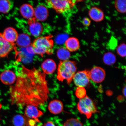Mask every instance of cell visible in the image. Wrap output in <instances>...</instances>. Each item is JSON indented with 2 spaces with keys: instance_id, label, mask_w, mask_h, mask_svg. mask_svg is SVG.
<instances>
[{
  "instance_id": "1",
  "label": "cell",
  "mask_w": 126,
  "mask_h": 126,
  "mask_svg": "<svg viewBox=\"0 0 126 126\" xmlns=\"http://www.w3.org/2000/svg\"><path fill=\"white\" fill-rule=\"evenodd\" d=\"M15 82L9 88L12 105L21 108L28 105L38 107L48 101L49 90L46 75L39 69L22 66Z\"/></svg>"
},
{
  "instance_id": "2",
  "label": "cell",
  "mask_w": 126,
  "mask_h": 126,
  "mask_svg": "<svg viewBox=\"0 0 126 126\" xmlns=\"http://www.w3.org/2000/svg\"><path fill=\"white\" fill-rule=\"evenodd\" d=\"M77 70L76 63L68 60L60 61L57 70V78L60 81L66 80L68 85L70 84Z\"/></svg>"
},
{
  "instance_id": "3",
  "label": "cell",
  "mask_w": 126,
  "mask_h": 126,
  "mask_svg": "<svg viewBox=\"0 0 126 126\" xmlns=\"http://www.w3.org/2000/svg\"><path fill=\"white\" fill-rule=\"evenodd\" d=\"M53 36L49 35L38 38L34 40L32 45V49L34 54L43 57L44 54H52L54 42Z\"/></svg>"
},
{
  "instance_id": "4",
  "label": "cell",
  "mask_w": 126,
  "mask_h": 126,
  "mask_svg": "<svg viewBox=\"0 0 126 126\" xmlns=\"http://www.w3.org/2000/svg\"><path fill=\"white\" fill-rule=\"evenodd\" d=\"M77 106L79 112L85 115L88 119H90L93 114L99 112L93 101L87 95L84 98L80 99Z\"/></svg>"
},
{
  "instance_id": "5",
  "label": "cell",
  "mask_w": 126,
  "mask_h": 126,
  "mask_svg": "<svg viewBox=\"0 0 126 126\" xmlns=\"http://www.w3.org/2000/svg\"><path fill=\"white\" fill-rule=\"evenodd\" d=\"M78 1L70 0H48L45 1L47 7L54 9L59 14L64 13L70 10Z\"/></svg>"
},
{
  "instance_id": "6",
  "label": "cell",
  "mask_w": 126,
  "mask_h": 126,
  "mask_svg": "<svg viewBox=\"0 0 126 126\" xmlns=\"http://www.w3.org/2000/svg\"><path fill=\"white\" fill-rule=\"evenodd\" d=\"M90 79V71L86 70L77 72L73 78L74 83L78 87H84L87 86Z\"/></svg>"
},
{
  "instance_id": "7",
  "label": "cell",
  "mask_w": 126,
  "mask_h": 126,
  "mask_svg": "<svg viewBox=\"0 0 126 126\" xmlns=\"http://www.w3.org/2000/svg\"><path fill=\"white\" fill-rule=\"evenodd\" d=\"M15 43L7 41L0 33V58L6 57L15 48Z\"/></svg>"
},
{
  "instance_id": "8",
  "label": "cell",
  "mask_w": 126,
  "mask_h": 126,
  "mask_svg": "<svg viewBox=\"0 0 126 126\" xmlns=\"http://www.w3.org/2000/svg\"><path fill=\"white\" fill-rule=\"evenodd\" d=\"M90 79L94 82L101 83L105 80L106 73L104 70L102 68L95 66L93 67L90 71Z\"/></svg>"
},
{
  "instance_id": "9",
  "label": "cell",
  "mask_w": 126,
  "mask_h": 126,
  "mask_svg": "<svg viewBox=\"0 0 126 126\" xmlns=\"http://www.w3.org/2000/svg\"><path fill=\"white\" fill-rule=\"evenodd\" d=\"M29 30L31 34L34 37H38L43 31L42 24L36 19L35 17L28 20Z\"/></svg>"
},
{
  "instance_id": "10",
  "label": "cell",
  "mask_w": 126,
  "mask_h": 126,
  "mask_svg": "<svg viewBox=\"0 0 126 126\" xmlns=\"http://www.w3.org/2000/svg\"><path fill=\"white\" fill-rule=\"evenodd\" d=\"M25 114V115L27 118L33 119H37L44 114L37 107L33 105H28L26 107Z\"/></svg>"
},
{
  "instance_id": "11",
  "label": "cell",
  "mask_w": 126,
  "mask_h": 126,
  "mask_svg": "<svg viewBox=\"0 0 126 126\" xmlns=\"http://www.w3.org/2000/svg\"><path fill=\"white\" fill-rule=\"evenodd\" d=\"M16 79V76L15 73L10 70H4L0 75V80L1 82L6 85L14 84Z\"/></svg>"
},
{
  "instance_id": "12",
  "label": "cell",
  "mask_w": 126,
  "mask_h": 126,
  "mask_svg": "<svg viewBox=\"0 0 126 126\" xmlns=\"http://www.w3.org/2000/svg\"><path fill=\"white\" fill-rule=\"evenodd\" d=\"M89 15L91 20L97 22L102 21L105 18V15L103 11L95 7H92L90 9Z\"/></svg>"
},
{
  "instance_id": "13",
  "label": "cell",
  "mask_w": 126,
  "mask_h": 126,
  "mask_svg": "<svg viewBox=\"0 0 126 126\" xmlns=\"http://www.w3.org/2000/svg\"><path fill=\"white\" fill-rule=\"evenodd\" d=\"M2 34L6 40L9 43H15L18 38L19 34L15 28L9 27L5 29Z\"/></svg>"
},
{
  "instance_id": "14",
  "label": "cell",
  "mask_w": 126,
  "mask_h": 126,
  "mask_svg": "<svg viewBox=\"0 0 126 126\" xmlns=\"http://www.w3.org/2000/svg\"><path fill=\"white\" fill-rule=\"evenodd\" d=\"M41 67L45 75L51 74L54 73L56 69V64L52 59H48L42 63Z\"/></svg>"
},
{
  "instance_id": "15",
  "label": "cell",
  "mask_w": 126,
  "mask_h": 126,
  "mask_svg": "<svg viewBox=\"0 0 126 126\" xmlns=\"http://www.w3.org/2000/svg\"><path fill=\"white\" fill-rule=\"evenodd\" d=\"M34 9V17L38 21H44L48 18L49 12L48 9L45 6L39 5Z\"/></svg>"
},
{
  "instance_id": "16",
  "label": "cell",
  "mask_w": 126,
  "mask_h": 126,
  "mask_svg": "<svg viewBox=\"0 0 126 126\" xmlns=\"http://www.w3.org/2000/svg\"><path fill=\"white\" fill-rule=\"evenodd\" d=\"M20 12L23 18L28 20L34 17L35 9L30 4H23L20 7Z\"/></svg>"
},
{
  "instance_id": "17",
  "label": "cell",
  "mask_w": 126,
  "mask_h": 126,
  "mask_svg": "<svg viewBox=\"0 0 126 126\" xmlns=\"http://www.w3.org/2000/svg\"><path fill=\"white\" fill-rule=\"evenodd\" d=\"M66 48L70 52L78 51L80 47V43L78 39L75 37L69 38L65 42Z\"/></svg>"
},
{
  "instance_id": "18",
  "label": "cell",
  "mask_w": 126,
  "mask_h": 126,
  "mask_svg": "<svg viewBox=\"0 0 126 126\" xmlns=\"http://www.w3.org/2000/svg\"><path fill=\"white\" fill-rule=\"evenodd\" d=\"M48 109L52 114L57 115L60 114L63 109V105L62 102L57 100L51 101L49 104Z\"/></svg>"
},
{
  "instance_id": "19",
  "label": "cell",
  "mask_w": 126,
  "mask_h": 126,
  "mask_svg": "<svg viewBox=\"0 0 126 126\" xmlns=\"http://www.w3.org/2000/svg\"><path fill=\"white\" fill-rule=\"evenodd\" d=\"M16 42L18 47L22 48H26L30 45L31 39L27 34H21L19 35Z\"/></svg>"
},
{
  "instance_id": "20",
  "label": "cell",
  "mask_w": 126,
  "mask_h": 126,
  "mask_svg": "<svg viewBox=\"0 0 126 126\" xmlns=\"http://www.w3.org/2000/svg\"><path fill=\"white\" fill-rule=\"evenodd\" d=\"M14 6L13 2L8 0H0V12L7 14L10 11Z\"/></svg>"
},
{
  "instance_id": "21",
  "label": "cell",
  "mask_w": 126,
  "mask_h": 126,
  "mask_svg": "<svg viewBox=\"0 0 126 126\" xmlns=\"http://www.w3.org/2000/svg\"><path fill=\"white\" fill-rule=\"evenodd\" d=\"M103 61L104 63L106 65L108 66L112 65L116 62V56L111 52H107L103 55Z\"/></svg>"
},
{
  "instance_id": "22",
  "label": "cell",
  "mask_w": 126,
  "mask_h": 126,
  "mask_svg": "<svg viewBox=\"0 0 126 126\" xmlns=\"http://www.w3.org/2000/svg\"><path fill=\"white\" fill-rule=\"evenodd\" d=\"M27 117L24 115H16L13 119V123L15 126H25L26 125Z\"/></svg>"
},
{
  "instance_id": "23",
  "label": "cell",
  "mask_w": 126,
  "mask_h": 126,
  "mask_svg": "<svg viewBox=\"0 0 126 126\" xmlns=\"http://www.w3.org/2000/svg\"><path fill=\"white\" fill-rule=\"evenodd\" d=\"M57 53L58 58L61 61L68 60L70 59L71 56L70 52L64 48H61L59 49Z\"/></svg>"
},
{
  "instance_id": "24",
  "label": "cell",
  "mask_w": 126,
  "mask_h": 126,
  "mask_svg": "<svg viewBox=\"0 0 126 126\" xmlns=\"http://www.w3.org/2000/svg\"><path fill=\"white\" fill-rule=\"evenodd\" d=\"M114 6L118 12L122 14L126 12V0H116L115 1Z\"/></svg>"
},
{
  "instance_id": "25",
  "label": "cell",
  "mask_w": 126,
  "mask_h": 126,
  "mask_svg": "<svg viewBox=\"0 0 126 126\" xmlns=\"http://www.w3.org/2000/svg\"><path fill=\"white\" fill-rule=\"evenodd\" d=\"M63 126H83V125L82 123L78 119L72 118L66 121Z\"/></svg>"
},
{
  "instance_id": "26",
  "label": "cell",
  "mask_w": 126,
  "mask_h": 126,
  "mask_svg": "<svg viewBox=\"0 0 126 126\" xmlns=\"http://www.w3.org/2000/svg\"><path fill=\"white\" fill-rule=\"evenodd\" d=\"M76 97L78 99H82L86 95V91L84 87H79L77 88L75 92Z\"/></svg>"
},
{
  "instance_id": "27",
  "label": "cell",
  "mask_w": 126,
  "mask_h": 126,
  "mask_svg": "<svg viewBox=\"0 0 126 126\" xmlns=\"http://www.w3.org/2000/svg\"><path fill=\"white\" fill-rule=\"evenodd\" d=\"M116 52L118 55L123 58L126 57V45L124 43L120 45L116 49Z\"/></svg>"
},
{
  "instance_id": "28",
  "label": "cell",
  "mask_w": 126,
  "mask_h": 126,
  "mask_svg": "<svg viewBox=\"0 0 126 126\" xmlns=\"http://www.w3.org/2000/svg\"><path fill=\"white\" fill-rule=\"evenodd\" d=\"M82 22L83 26L88 27L90 26L91 22L89 18L87 17H85L83 19Z\"/></svg>"
},
{
  "instance_id": "29",
  "label": "cell",
  "mask_w": 126,
  "mask_h": 126,
  "mask_svg": "<svg viewBox=\"0 0 126 126\" xmlns=\"http://www.w3.org/2000/svg\"><path fill=\"white\" fill-rule=\"evenodd\" d=\"M43 126H56L53 122L49 121L46 123Z\"/></svg>"
},
{
  "instance_id": "30",
  "label": "cell",
  "mask_w": 126,
  "mask_h": 126,
  "mask_svg": "<svg viewBox=\"0 0 126 126\" xmlns=\"http://www.w3.org/2000/svg\"><path fill=\"white\" fill-rule=\"evenodd\" d=\"M126 86H125L124 87L123 90V94L124 96L125 97L126 96Z\"/></svg>"
},
{
  "instance_id": "31",
  "label": "cell",
  "mask_w": 126,
  "mask_h": 126,
  "mask_svg": "<svg viewBox=\"0 0 126 126\" xmlns=\"http://www.w3.org/2000/svg\"><path fill=\"white\" fill-rule=\"evenodd\" d=\"M2 105L1 104V103L0 102V111L1 109V108H2Z\"/></svg>"
}]
</instances>
